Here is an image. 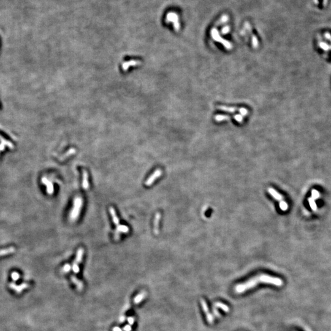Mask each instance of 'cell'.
Wrapping results in <instances>:
<instances>
[{
    "mask_svg": "<svg viewBox=\"0 0 331 331\" xmlns=\"http://www.w3.org/2000/svg\"><path fill=\"white\" fill-rule=\"evenodd\" d=\"M125 318L124 317V316H122V317H121V318L120 319V322H121V323H123L124 319H125Z\"/></svg>",
    "mask_w": 331,
    "mask_h": 331,
    "instance_id": "836d02e7",
    "label": "cell"
},
{
    "mask_svg": "<svg viewBox=\"0 0 331 331\" xmlns=\"http://www.w3.org/2000/svg\"><path fill=\"white\" fill-rule=\"evenodd\" d=\"M234 119L238 123H242L243 121V118L242 115H241L240 114H238V115H235L234 116Z\"/></svg>",
    "mask_w": 331,
    "mask_h": 331,
    "instance_id": "484cf974",
    "label": "cell"
},
{
    "mask_svg": "<svg viewBox=\"0 0 331 331\" xmlns=\"http://www.w3.org/2000/svg\"><path fill=\"white\" fill-rule=\"evenodd\" d=\"M146 294H146V293H145V292H144V291H143L142 293H141L139 294L136 297V298H135L134 299V304H138L140 303L141 302H142V300L145 298Z\"/></svg>",
    "mask_w": 331,
    "mask_h": 331,
    "instance_id": "e0dca14e",
    "label": "cell"
},
{
    "mask_svg": "<svg viewBox=\"0 0 331 331\" xmlns=\"http://www.w3.org/2000/svg\"><path fill=\"white\" fill-rule=\"evenodd\" d=\"M260 283L273 285L277 286H281L283 284V281L281 279L277 278V277L267 274H260L252 277L250 279L246 281L245 283L236 285L235 291L237 293H243L247 290L255 288L256 285Z\"/></svg>",
    "mask_w": 331,
    "mask_h": 331,
    "instance_id": "6da1fadb",
    "label": "cell"
},
{
    "mask_svg": "<svg viewBox=\"0 0 331 331\" xmlns=\"http://www.w3.org/2000/svg\"><path fill=\"white\" fill-rule=\"evenodd\" d=\"M215 119L217 121H226L229 120L231 119V116L229 115H217L215 116Z\"/></svg>",
    "mask_w": 331,
    "mask_h": 331,
    "instance_id": "d6986e66",
    "label": "cell"
},
{
    "mask_svg": "<svg viewBox=\"0 0 331 331\" xmlns=\"http://www.w3.org/2000/svg\"><path fill=\"white\" fill-rule=\"evenodd\" d=\"M123 329L124 331H131L132 328H131V326L129 324V325H126Z\"/></svg>",
    "mask_w": 331,
    "mask_h": 331,
    "instance_id": "1f68e13d",
    "label": "cell"
},
{
    "mask_svg": "<svg viewBox=\"0 0 331 331\" xmlns=\"http://www.w3.org/2000/svg\"><path fill=\"white\" fill-rule=\"evenodd\" d=\"M311 194H312V198L313 199H317L319 196V192L318 191L315 190V189L312 191V193H311Z\"/></svg>",
    "mask_w": 331,
    "mask_h": 331,
    "instance_id": "f546056e",
    "label": "cell"
},
{
    "mask_svg": "<svg viewBox=\"0 0 331 331\" xmlns=\"http://www.w3.org/2000/svg\"><path fill=\"white\" fill-rule=\"evenodd\" d=\"M84 250L82 248H79V249L77 250L76 259L74 260V262H73V264L72 266V270L74 271L75 274H78L79 272L80 269H79V264H80L82 261L83 256H84Z\"/></svg>",
    "mask_w": 331,
    "mask_h": 331,
    "instance_id": "277c9868",
    "label": "cell"
},
{
    "mask_svg": "<svg viewBox=\"0 0 331 331\" xmlns=\"http://www.w3.org/2000/svg\"><path fill=\"white\" fill-rule=\"evenodd\" d=\"M217 108L223 110V111L227 112H230V113H234L237 111H239V109L234 108V107H227L225 106H217Z\"/></svg>",
    "mask_w": 331,
    "mask_h": 331,
    "instance_id": "7c38bea8",
    "label": "cell"
},
{
    "mask_svg": "<svg viewBox=\"0 0 331 331\" xmlns=\"http://www.w3.org/2000/svg\"><path fill=\"white\" fill-rule=\"evenodd\" d=\"M214 306H215L217 308H220L221 309H222L223 311H225V312H229L230 311V308H229V306H227L226 305H225V304H223L221 302H215L214 304Z\"/></svg>",
    "mask_w": 331,
    "mask_h": 331,
    "instance_id": "ac0fdd59",
    "label": "cell"
},
{
    "mask_svg": "<svg viewBox=\"0 0 331 331\" xmlns=\"http://www.w3.org/2000/svg\"><path fill=\"white\" fill-rule=\"evenodd\" d=\"M82 187L85 190L89 188V175L86 170H83L82 171Z\"/></svg>",
    "mask_w": 331,
    "mask_h": 331,
    "instance_id": "30bf717a",
    "label": "cell"
},
{
    "mask_svg": "<svg viewBox=\"0 0 331 331\" xmlns=\"http://www.w3.org/2000/svg\"><path fill=\"white\" fill-rule=\"evenodd\" d=\"M162 175V171L159 169H158L151 175V176L148 178V179L145 182V185L147 187H150L152 185L153 183L157 180L158 178L161 176Z\"/></svg>",
    "mask_w": 331,
    "mask_h": 331,
    "instance_id": "52a82bcc",
    "label": "cell"
},
{
    "mask_svg": "<svg viewBox=\"0 0 331 331\" xmlns=\"http://www.w3.org/2000/svg\"><path fill=\"white\" fill-rule=\"evenodd\" d=\"M268 191L270 194V195L273 198H274L276 200L279 201H283V196H282L280 193L275 191L274 188H269L268 189Z\"/></svg>",
    "mask_w": 331,
    "mask_h": 331,
    "instance_id": "4fadbf2b",
    "label": "cell"
},
{
    "mask_svg": "<svg viewBox=\"0 0 331 331\" xmlns=\"http://www.w3.org/2000/svg\"><path fill=\"white\" fill-rule=\"evenodd\" d=\"M221 33L223 34V35H226V34H227L230 31V26H225V27H223L221 29Z\"/></svg>",
    "mask_w": 331,
    "mask_h": 331,
    "instance_id": "83f0119b",
    "label": "cell"
},
{
    "mask_svg": "<svg viewBox=\"0 0 331 331\" xmlns=\"http://www.w3.org/2000/svg\"><path fill=\"white\" fill-rule=\"evenodd\" d=\"M279 206H280V207L281 210L286 211V210H288V204H287L285 201H280Z\"/></svg>",
    "mask_w": 331,
    "mask_h": 331,
    "instance_id": "603a6c76",
    "label": "cell"
},
{
    "mask_svg": "<svg viewBox=\"0 0 331 331\" xmlns=\"http://www.w3.org/2000/svg\"><path fill=\"white\" fill-rule=\"evenodd\" d=\"M76 153V150L74 148H71L69 150L67 151L66 153H65L64 155H63L61 157L59 158L60 161H63L66 159L67 158L69 157L70 156L74 155Z\"/></svg>",
    "mask_w": 331,
    "mask_h": 331,
    "instance_id": "2e32d148",
    "label": "cell"
},
{
    "mask_svg": "<svg viewBox=\"0 0 331 331\" xmlns=\"http://www.w3.org/2000/svg\"><path fill=\"white\" fill-rule=\"evenodd\" d=\"M71 270V265L69 264H66L63 267L61 272H63V273H67V272H69Z\"/></svg>",
    "mask_w": 331,
    "mask_h": 331,
    "instance_id": "cb8c5ba5",
    "label": "cell"
},
{
    "mask_svg": "<svg viewBox=\"0 0 331 331\" xmlns=\"http://www.w3.org/2000/svg\"><path fill=\"white\" fill-rule=\"evenodd\" d=\"M309 201L310 205L311 208H312L313 210H316V208H317V206H316V204H315V201L312 199V198H310V199H309Z\"/></svg>",
    "mask_w": 331,
    "mask_h": 331,
    "instance_id": "4316f807",
    "label": "cell"
},
{
    "mask_svg": "<svg viewBox=\"0 0 331 331\" xmlns=\"http://www.w3.org/2000/svg\"><path fill=\"white\" fill-rule=\"evenodd\" d=\"M109 212H110V215L112 216V221H113L114 223L115 224V225L119 226V223H120V221H119V219L117 215H116L115 209L112 207H109Z\"/></svg>",
    "mask_w": 331,
    "mask_h": 331,
    "instance_id": "9a60e30c",
    "label": "cell"
},
{
    "mask_svg": "<svg viewBox=\"0 0 331 331\" xmlns=\"http://www.w3.org/2000/svg\"><path fill=\"white\" fill-rule=\"evenodd\" d=\"M228 20H229V16L227 15H223V16H222V17H221L220 20H219V21L217 23L216 25L217 26L221 25L223 23H226Z\"/></svg>",
    "mask_w": 331,
    "mask_h": 331,
    "instance_id": "7402d4cb",
    "label": "cell"
},
{
    "mask_svg": "<svg viewBox=\"0 0 331 331\" xmlns=\"http://www.w3.org/2000/svg\"><path fill=\"white\" fill-rule=\"evenodd\" d=\"M201 304L202 308L204 312H205V313H206V318H207V320L208 321V323H210V324L213 323L214 316L212 315V313H210V311H209L208 306L206 303V302L204 299H201Z\"/></svg>",
    "mask_w": 331,
    "mask_h": 331,
    "instance_id": "8992f818",
    "label": "cell"
},
{
    "mask_svg": "<svg viewBox=\"0 0 331 331\" xmlns=\"http://www.w3.org/2000/svg\"><path fill=\"white\" fill-rule=\"evenodd\" d=\"M119 232H123V233H128L129 232V228L126 225H119L116 227V231Z\"/></svg>",
    "mask_w": 331,
    "mask_h": 331,
    "instance_id": "ffe728a7",
    "label": "cell"
},
{
    "mask_svg": "<svg viewBox=\"0 0 331 331\" xmlns=\"http://www.w3.org/2000/svg\"><path fill=\"white\" fill-rule=\"evenodd\" d=\"M42 183L45 185L47 187V192L48 194H52L54 192V187H53V183L48 180V179H47L46 177H44L42 179Z\"/></svg>",
    "mask_w": 331,
    "mask_h": 331,
    "instance_id": "9c48e42d",
    "label": "cell"
},
{
    "mask_svg": "<svg viewBox=\"0 0 331 331\" xmlns=\"http://www.w3.org/2000/svg\"><path fill=\"white\" fill-rule=\"evenodd\" d=\"M238 112H240V115H243V116H246L248 114V110L246 108H239V111Z\"/></svg>",
    "mask_w": 331,
    "mask_h": 331,
    "instance_id": "f1b7e54d",
    "label": "cell"
},
{
    "mask_svg": "<svg viewBox=\"0 0 331 331\" xmlns=\"http://www.w3.org/2000/svg\"><path fill=\"white\" fill-rule=\"evenodd\" d=\"M245 28H246V30L248 31V32L249 33V34L251 36V42H252V46H253V47L255 48H256L258 47L259 46V42H258V40H257V37H256V36L254 35L253 33H252V30H251V27L250 24L248 23V22H246L245 23Z\"/></svg>",
    "mask_w": 331,
    "mask_h": 331,
    "instance_id": "ba28073f",
    "label": "cell"
},
{
    "mask_svg": "<svg viewBox=\"0 0 331 331\" xmlns=\"http://www.w3.org/2000/svg\"><path fill=\"white\" fill-rule=\"evenodd\" d=\"M161 220V213L158 212L156 213L154 218V232L155 234H158L159 233V225Z\"/></svg>",
    "mask_w": 331,
    "mask_h": 331,
    "instance_id": "8fae6325",
    "label": "cell"
},
{
    "mask_svg": "<svg viewBox=\"0 0 331 331\" xmlns=\"http://www.w3.org/2000/svg\"><path fill=\"white\" fill-rule=\"evenodd\" d=\"M166 22H172L173 23L174 30L176 31H178L180 29V24L178 16L176 13L175 12H169L166 16Z\"/></svg>",
    "mask_w": 331,
    "mask_h": 331,
    "instance_id": "5b68a950",
    "label": "cell"
},
{
    "mask_svg": "<svg viewBox=\"0 0 331 331\" xmlns=\"http://www.w3.org/2000/svg\"><path fill=\"white\" fill-rule=\"evenodd\" d=\"M113 331H122L119 327H115L113 328Z\"/></svg>",
    "mask_w": 331,
    "mask_h": 331,
    "instance_id": "d6a6232c",
    "label": "cell"
},
{
    "mask_svg": "<svg viewBox=\"0 0 331 331\" xmlns=\"http://www.w3.org/2000/svg\"><path fill=\"white\" fill-rule=\"evenodd\" d=\"M82 205V199L80 197H76L74 199L72 210L69 214V218L72 221H74L77 220L78 217H79L80 215Z\"/></svg>",
    "mask_w": 331,
    "mask_h": 331,
    "instance_id": "7a4b0ae2",
    "label": "cell"
},
{
    "mask_svg": "<svg viewBox=\"0 0 331 331\" xmlns=\"http://www.w3.org/2000/svg\"><path fill=\"white\" fill-rule=\"evenodd\" d=\"M130 62H126L124 63L122 65V69L123 70H125L126 69V67H127L128 65H135V66H137V65H140V62L139 61H129Z\"/></svg>",
    "mask_w": 331,
    "mask_h": 331,
    "instance_id": "44dd1931",
    "label": "cell"
},
{
    "mask_svg": "<svg viewBox=\"0 0 331 331\" xmlns=\"http://www.w3.org/2000/svg\"><path fill=\"white\" fill-rule=\"evenodd\" d=\"M71 280H72V281L73 283H74V285L77 286V289L81 291L83 289V288H84V284H83L82 282L78 279L76 277H75L74 275H71Z\"/></svg>",
    "mask_w": 331,
    "mask_h": 331,
    "instance_id": "5bb4252c",
    "label": "cell"
},
{
    "mask_svg": "<svg viewBox=\"0 0 331 331\" xmlns=\"http://www.w3.org/2000/svg\"><path fill=\"white\" fill-rule=\"evenodd\" d=\"M210 35L213 40H215V41L221 44L222 45L225 46L226 49L227 50L232 49V47L231 44L221 37V36L220 35V33H219L218 31L217 30V28H213L210 31Z\"/></svg>",
    "mask_w": 331,
    "mask_h": 331,
    "instance_id": "3957f363",
    "label": "cell"
},
{
    "mask_svg": "<svg viewBox=\"0 0 331 331\" xmlns=\"http://www.w3.org/2000/svg\"><path fill=\"white\" fill-rule=\"evenodd\" d=\"M212 311H213V315L215 316L217 318H220L221 317V314L219 312V311L217 310V308L215 307V306H213V308L212 309Z\"/></svg>",
    "mask_w": 331,
    "mask_h": 331,
    "instance_id": "d4e9b609",
    "label": "cell"
},
{
    "mask_svg": "<svg viewBox=\"0 0 331 331\" xmlns=\"http://www.w3.org/2000/svg\"><path fill=\"white\" fill-rule=\"evenodd\" d=\"M129 324L131 326H133L134 324V318L133 317H128L127 319Z\"/></svg>",
    "mask_w": 331,
    "mask_h": 331,
    "instance_id": "4dcf8cb0",
    "label": "cell"
}]
</instances>
